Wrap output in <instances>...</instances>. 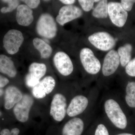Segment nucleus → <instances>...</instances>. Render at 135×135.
I'll list each match as a JSON object with an SVG mask.
<instances>
[{"mask_svg":"<svg viewBox=\"0 0 135 135\" xmlns=\"http://www.w3.org/2000/svg\"><path fill=\"white\" fill-rule=\"evenodd\" d=\"M33 45L40 52L42 58H49L52 52V49L51 47L46 42L38 38H35L33 41Z\"/></svg>","mask_w":135,"mask_h":135,"instance_id":"nucleus-19","label":"nucleus"},{"mask_svg":"<svg viewBox=\"0 0 135 135\" xmlns=\"http://www.w3.org/2000/svg\"><path fill=\"white\" fill-rule=\"evenodd\" d=\"M88 40L93 46L100 50L107 51L113 48L116 40L111 35L105 32H99L91 35Z\"/></svg>","mask_w":135,"mask_h":135,"instance_id":"nucleus-5","label":"nucleus"},{"mask_svg":"<svg viewBox=\"0 0 135 135\" xmlns=\"http://www.w3.org/2000/svg\"><path fill=\"white\" fill-rule=\"evenodd\" d=\"M120 63L118 52L114 50H110L104 59L102 68L103 74L105 76H109L113 74L118 69Z\"/></svg>","mask_w":135,"mask_h":135,"instance_id":"nucleus-13","label":"nucleus"},{"mask_svg":"<svg viewBox=\"0 0 135 135\" xmlns=\"http://www.w3.org/2000/svg\"><path fill=\"white\" fill-rule=\"evenodd\" d=\"M66 100L65 97L60 94L54 95L51 104L50 114L57 121L62 120L66 113Z\"/></svg>","mask_w":135,"mask_h":135,"instance_id":"nucleus-8","label":"nucleus"},{"mask_svg":"<svg viewBox=\"0 0 135 135\" xmlns=\"http://www.w3.org/2000/svg\"><path fill=\"white\" fill-rule=\"evenodd\" d=\"M104 108L107 115L114 126L122 129L126 127L127 124V118L115 100H107L105 103Z\"/></svg>","mask_w":135,"mask_h":135,"instance_id":"nucleus-1","label":"nucleus"},{"mask_svg":"<svg viewBox=\"0 0 135 135\" xmlns=\"http://www.w3.org/2000/svg\"><path fill=\"white\" fill-rule=\"evenodd\" d=\"M47 66L44 64L32 63L29 68V73L25 78L26 83L27 86L33 88L37 85L40 80L46 74Z\"/></svg>","mask_w":135,"mask_h":135,"instance_id":"nucleus-9","label":"nucleus"},{"mask_svg":"<svg viewBox=\"0 0 135 135\" xmlns=\"http://www.w3.org/2000/svg\"><path fill=\"white\" fill-rule=\"evenodd\" d=\"M126 72L129 76L135 77V58L131 60L126 68Z\"/></svg>","mask_w":135,"mask_h":135,"instance_id":"nucleus-25","label":"nucleus"},{"mask_svg":"<svg viewBox=\"0 0 135 135\" xmlns=\"http://www.w3.org/2000/svg\"><path fill=\"white\" fill-rule=\"evenodd\" d=\"M3 93V90L2 89H1L0 88V97L1 96Z\"/></svg>","mask_w":135,"mask_h":135,"instance_id":"nucleus-32","label":"nucleus"},{"mask_svg":"<svg viewBox=\"0 0 135 135\" xmlns=\"http://www.w3.org/2000/svg\"><path fill=\"white\" fill-rule=\"evenodd\" d=\"M78 2L83 10L86 12H88L91 10L94 6V1L79 0Z\"/></svg>","mask_w":135,"mask_h":135,"instance_id":"nucleus-24","label":"nucleus"},{"mask_svg":"<svg viewBox=\"0 0 135 135\" xmlns=\"http://www.w3.org/2000/svg\"><path fill=\"white\" fill-rule=\"evenodd\" d=\"M84 128L83 121L79 118L69 120L64 126L62 135H81Z\"/></svg>","mask_w":135,"mask_h":135,"instance_id":"nucleus-17","label":"nucleus"},{"mask_svg":"<svg viewBox=\"0 0 135 135\" xmlns=\"http://www.w3.org/2000/svg\"><path fill=\"white\" fill-rule=\"evenodd\" d=\"M2 2L7 3L8 5V7H4L1 9V12L2 13L12 12L15 9L17 8L19 5V1L17 0H4L2 1Z\"/></svg>","mask_w":135,"mask_h":135,"instance_id":"nucleus-23","label":"nucleus"},{"mask_svg":"<svg viewBox=\"0 0 135 135\" xmlns=\"http://www.w3.org/2000/svg\"><path fill=\"white\" fill-rule=\"evenodd\" d=\"M20 133V130L17 128H14L12 129L11 131H10L7 129H3L1 133V135H18Z\"/></svg>","mask_w":135,"mask_h":135,"instance_id":"nucleus-29","label":"nucleus"},{"mask_svg":"<svg viewBox=\"0 0 135 135\" xmlns=\"http://www.w3.org/2000/svg\"><path fill=\"white\" fill-rule=\"evenodd\" d=\"M21 91L17 87L10 86L8 87L5 91V107L9 110L17 103L23 98Z\"/></svg>","mask_w":135,"mask_h":135,"instance_id":"nucleus-16","label":"nucleus"},{"mask_svg":"<svg viewBox=\"0 0 135 135\" xmlns=\"http://www.w3.org/2000/svg\"><path fill=\"white\" fill-rule=\"evenodd\" d=\"M55 66L62 75L68 76L73 71V65L71 59L65 52H57L53 58Z\"/></svg>","mask_w":135,"mask_h":135,"instance_id":"nucleus-11","label":"nucleus"},{"mask_svg":"<svg viewBox=\"0 0 135 135\" xmlns=\"http://www.w3.org/2000/svg\"><path fill=\"white\" fill-rule=\"evenodd\" d=\"M88 100L83 95H77L74 98L67 109L66 112L70 117H74L82 113L86 109Z\"/></svg>","mask_w":135,"mask_h":135,"instance_id":"nucleus-14","label":"nucleus"},{"mask_svg":"<svg viewBox=\"0 0 135 135\" xmlns=\"http://www.w3.org/2000/svg\"><path fill=\"white\" fill-rule=\"evenodd\" d=\"M60 2L67 5H72L75 2L74 0H60Z\"/></svg>","mask_w":135,"mask_h":135,"instance_id":"nucleus-31","label":"nucleus"},{"mask_svg":"<svg viewBox=\"0 0 135 135\" xmlns=\"http://www.w3.org/2000/svg\"><path fill=\"white\" fill-rule=\"evenodd\" d=\"M80 59L83 67L89 73L96 74L101 68L100 61L90 49L84 48L80 52Z\"/></svg>","mask_w":135,"mask_h":135,"instance_id":"nucleus-4","label":"nucleus"},{"mask_svg":"<svg viewBox=\"0 0 135 135\" xmlns=\"http://www.w3.org/2000/svg\"><path fill=\"white\" fill-rule=\"evenodd\" d=\"M95 135H109L108 130L103 124H100L98 126Z\"/></svg>","mask_w":135,"mask_h":135,"instance_id":"nucleus-27","label":"nucleus"},{"mask_svg":"<svg viewBox=\"0 0 135 135\" xmlns=\"http://www.w3.org/2000/svg\"><path fill=\"white\" fill-rule=\"evenodd\" d=\"M16 18L18 23L20 25L28 26L33 20V11L26 5H19L17 8Z\"/></svg>","mask_w":135,"mask_h":135,"instance_id":"nucleus-15","label":"nucleus"},{"mask_svg":"<svg viewBox=\"0 0 135 135\" xmlns=\"http://www.w3.org/2000/svg\"><path fill=\"white\" fill-rule=\"evenodd\" d=\"M132 50V46L130 44H126L118 49V53L120 57L121 65L123 67L126 66L130 61Z\"/></svg>","mask_w":135,"mask_h":135,"instance_id":"nucleus-20","label":"nucleus"},{"mask_svg":"<svg viewBox=\"0 0 135 135\" xmlns=\"http://www.w3.org/2000/svg\"><path fill=\"white\" fill-rule=\"evenodd\" d=\"M1 115H2V113H1V111H0V116H1Z\"/></svg>","mask_w":135,"mask_h":135,"instance_id":"nucleus-34","label":"nucleus"},{"mask_svg":"<svg viewBox=\"0 0 135 135\" xmlns=\"http://www.w3.org/2000/svg\"><path fill=\"white\" fill-rule=\"evenodd\" d=\"M55 79L51 76L45 77L39 82L38 84L34 87L32 93L35 97L41 99L53 91L55 86Z\"/></svg>","mask_w":135,"mask_h":135,"instance_id":"nucleus-12","label":"nucleus"},{"mask_svg":"<svg viewBox=\"0 0 135 135\" xmlns=\"http://www.w3.org/2000/svg\"><path fill=\"white\" fill-rule=\"evenodd\" d=\"M108 1H100L93 10L92 15L97 18H106L108 15Z\"/></svg>","mask_w":135,"mask_h":135,"instance_id":"nucleus-21","label":"nucleus"},{"mask_svg":"<svg viewBox=\"0 0 135 135\" xmlns=\"http://www.w3.org/2000/svg\"><path fill=\"white\" fill-rule=\"evenodd\" d=\"M108 11L111 21L116 26L122 27L126 24L128 12L122 7L121 3L114 2H109Z\"/></svg>","mask_w":135,"mask_h":135,"instance_id":"nucleus-6","label":"nucleus"},{"mask_svg":"<svg viewBox=\"0 0 135 135\" xmlns=\"http://www.w3.org/2000/svg\"><path fill=\"white\" fill-rule=\"evenodd\" d=\"M82 10L73 5H67L62 7L56 17V20L61 26L81 16Z\"/></svg>","mask_w":135,"mask_h":135,"instance_id":"nucleus-10","label":"nucleus"},{"mask_svg":"<svg viewBox=\"0 0 135 135\" xmlns=\"http://www.w3.org/2000/svg\"><path fill=\"white\" fill-rule=\"evenodd\" d=\"M135 0H122L121 4L122 7L126 11H130L133 8Z\"/></svg>","mask_w":135,"mask_h":135,"instance_id":"nucleus-26","label":"nucleus"},{"mask_svg":"<svg viewBox=\"0 0 135 135\" xmlns=\"http://www.w3.org/2000/svg\"><path fill=\"white\" fill-rule=\"evenodd\" d=\"M22 1L24 2L27 6L31 9L37 8L40 3V1L38 0H24Z\"/></svg>","mask_w":135,"mask_h":135,"instance_id":"nucleus-28","label":"nucleus"},{"mask_svg":"<svg viewBox=\"0 0 135 135\" xmlns=\"http://www.w3.org/2000/svg\"><path fill=\"white\" fill-rule=\"evenodd\" d=\"M24 40L22 32L16 29H11L4 36L3 47L9 54L14 55L19 51Z\"/></svg>","mask_w":135,"mask_h":135,"instance_id":"nucleus-3","label":"nucleus"},{"mask_svg":"<svg viewBox=\"0 0 135 135\" xmlns=\"http://www.w3.org/2000/svg\"><path fill=\"white\" fill-rule=\"evenodd\" d=\"M33 103L32 97L25 94L22 99L16 104L13 112L17 119L22 122H25L29 119L30 110Z\"/></svg>","mask_w":135,"mask_h":135,"instance_id":"nucleus-7","label":"nucleus"},{"mask_svg":"<svg viewBox=\"0 0 135 135\" xmlns=\"http://www.w3.org/2000/svg\"><path fill=\"white\" fill-rule=\"evenodd\" d=\"M0 72L10 77L16 76L17 71L12 60L7 56L0 55Z\"/></svg>","mask_w":135,"mask_h":135,"instance_id":"nucleus-18","label":"nucleus"},{"mask_svg":"<svg viewBox=\"0 0 135 135\" xmlns=\"http://www.w3.org/2000/svg\"><path fill=\"white\" fill-rule=\"evenodd\" d=\"M9 81L6 77L0 75V88H3L7 85Z\"/></svg>","mask_w":135,"mask_h":135,"instance_id":"nucleus-30","label":"nucleus"},{"mask_svg":"<svg viewBox=\"0 0 135 135\" xmlns=\"http://www.w3.org/2000/svg\"><path fill=\"white\" fill-rule=\"evenodd\" d=\"M37 33L40 36L51 39L56 35L57 27L53 17L48 13H44L40 16L36 26Z\"/></svg>","mask_w":135,"mask_h":135,"instance_id":"nucleus-2","label":"nucleus"},{"mask_svg":"<svg viewBox=\"0 0 135 135\" xmlns=\"http://www.w3.org/2000/svg\"><path fill=\"white\" fill-rule=\"evenodd\" d=\"M126 100L129 107H135V82L129 83L126 87Z\"/></svg>","mask_w":135,"mask_h":135,"instance_id":"nucleus-22","label":"nucleus"},{"mask_svg":"<svg viewBox=\"0 0 135 135\" xmlns=\"http://www.w3.org/2000/svg\"><path fill=\"white\" fill-rule=\"evenodd\" d=\"M118 135H133L131 134H128V133H123V134H118Z\"/></svg>","mask_w":135,"mask_h":135,"instance_id":"nucleus-33","label":"nucleus"}]
</instances>
